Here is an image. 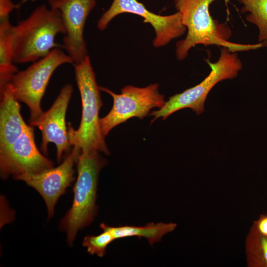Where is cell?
I'll list each match as a JSON object with an SVG mask.
<instances>
[{"label": "cell", "mask_w": 267, "mask_h": 267, "mask_svg": "<svg viewBox=\"0 0 267 267\" xmlns=\"http://www.w3.org/2000/svg\"><path fill=\"white\" fill-rule=\"evenodd\" d=\"M177 226V223L174 222H150L142 226L124 225L115 227L103 223L100 226L108 229L115 239L131 236L143 237L152 245L160 241L163 236L173 231Z\"/></svg>", "instance_id": "obj_15"}, {"label": "cell", "mask_w": 267, "mask_h": 267, "mask_svg": "<svg viewBox=\"0 0 267 267\" xmlns=\"http://www.w3.org/2000/svg\"><path fill=\"white\" fill-rule=\"evenodd\" d=\"M48 3L50 8L59 11L63 21L65 30L63 48L74 65L80 63L88 55L84 30L96 0H48Z\"/></svg>", "instance_id": "obj_9"}, {"label": "cell", "mask_w": 267, "mask_h": 267, "mask_svg": "<svg viewBox=\"0 0 267 267\" xmlns=\"http://www.w3.org/2000/svg\"><path fill=\"white\" fill-rule=\"evenodd\" d=\"M79 155L71 149L59 166L40 174L14 178L25 182L40 194L46 206L48 218L53 216L58 199L75 179L74 166Z\"/></svg>", "instance_id": "obj_12"}, {"label": "cell", "mask_w": 267, "mask_h": 267, "mask_svg": "<svg viewBox=\"0 0 267 267\" xmlns=\"http://www.w3.org/2000/svg\"><path fill=\"white\" fill-rule=\"evenodd\" d=\"M242 4V13H248L246 20L259 30L258 43L267 47V0H238Z\"/></svg>", "instance_id": "obj_17"}, {"label": "cell", "mask_w": 267, "mask_h": 267, "mask_svg": "<svg viewBox=\"0 0 267 267\" xmlns=\"http://www.w3.org/2000/svg\"><path fill=\"white\" fill-rule=\"evenodd\" d=\"M216 0H176V9L186 28L185 39L176 43V54L179 60L184 59L190 49L197 44L215 45L228 48L230 51H248L265 47L263 43L240 44L228 41L231 32L224 24L214 20L210 13L211 4ZM226 4L231 0H223Z\"/></svg>", "instance_id": "obj_1"}, {"label": "cell", "mask_w": 267, "mask_h": 267, "mask_svg": "<svg viewBox=\"0 0 267 267\" xmlns=\"http://www.w3.org/2000/svg\"><path fill=\"white\" fill-rule=\"evenodd\" d=\"M174 1L176 0H174Z\"/></svg>", "instance_id": "obj_21"}, {"label": "cell", "mask_w": 267, "mask_h": 267, "mask_svg": "<svg viewBox=\"0 0 267 267\" xmlns=\"http://www.w3.org/2000/svg\"><path fill=\"white\" fill-rule=\"evenodd\" d=\"M99 88L110 94L113 100L110 112L99 120L100 130L104 137L116 126L133 117L142 119L149 115L151 109L160 108L166 102L164 95L159 91L158 84L144 88L126 86L122 89L120 94L105 87Z\"/></svg>", "instance_id": "obj_7"}, {"label": "cell", "mask_w": 267, "mask_h": 267, "mask_svg": "<svg viewBox=\"0 0 267 267\" xmlns=\"http://www.w3.org/2000/svg\"><path fill=\"white\" fill-rule=\"evenodd\" d=\"M74 66L82 112L80 124L77 130L68 123L70 145L78 154L82 151H97L108 155L110 151L99 125V112L103 104L89 56L88 55L83 61Z\"/></svg>", "instance_id": "obj_2"}, {"label": "cell", "mask_w": 267, "mask_h": 267, "mask_svg": "<svg viewBox=\"0 0 267 267\" xmlns=\"http://www.w3.org/2000/svg\"><path fill=\"white\" fill-rule=\"evenodd\" d=\"M64 64L74 65L71 57L60 47L54 48L46 56L11 77L8 84L15 98L28 107L30 123L44 113L41 102L47 84L54 71Z\"/></svg>", "instance_id": "obj_6"}, {"label": "cell", "mask_w": 267, "mask_h": 267, "mask_svg": "<svg viewBox=\"0 0 267 267\" xmlns=\"http://www.w3.org/2000/svg\"><path fill=\"white\" fill-rule=\"evenodd\" d=\"M205 61L211 68L208 76L199 84L171 96L162 107L151 112L150 115L154 117L151 123L160 117L165 120L174 112L186 108L200 115L204 110L205 101L212 89L221 81L235 78L242 68L237 53L224 47H221L216 62H212L209 58Z\"/></svg>", "instance_id": "obj_5"}, {"label": "cell", "mask_w": 267, "mask_h": 267, "mask_svg": "<svg viewBox=\"0 0 267 267\" xmlns=\"http://www.w3.org/2000/svg\"><path fill=\"white\" fill-rule=\"evenodd\" d=\"M54 163L43 155L35 143L33 127L27 126L23 133L6 151L0 154L2 178L40 174L53 167Z\"/></svg>", "instance_id": "obj_10"}, {"label": "cell", "mask_w": 267, "mask_h": 267, "mask_svg": "<svg viewBox=\"0 0 267 267\" xmlns=\"http://www.w3.org/2000/svg\"><path fill=\"white\" fill-rule=\"evenodd\" d=\"M14 26L9 17L0 19V89L18 71L13 61Z\"/></svg>", "instance_id": "obj_14"}, {"label": "cell", "mask_w": 267, "mask_h": 267, "mask_svg": "<svg viewBox=\"0 0 267 267\" xmlns=\"http://www.w3.org/2000/svg\"><path fill=\"white\" fill-rule=\"evenodd\" d=\"M73 92L71 84L64 85L50 108L35 121L30 123L32 127H37L42 133L41 149L44 154L47 153L49 143L56 147L57 160L59 163L63 154L71 151L66 113L70 99Z\"/></svg>", "instance_id": "obj_11"}, {"label": "cell", "mask_w": 267, "mask_h": 267, "mask_svg": "<svg viewBox=\"0 0 267 267\" xmlns=\"http://www.w3.org/2000/svg\"><path fill=\"white\" fill-rule=\"evenodd\" d=\"M103 232L98 235H88L85 237L83 246L87 248V252L91 255H96L102 257L106 253L108 245L115 238L111 232L107 228L101 227Z\"/></svg>", "instance_id": "obj_18"}, {"label": "cell", "mask_w": 267, "mask_h": 267, "mask_svg": "<svg viewBox=\"0 0 267 267\" xmlns=\"http://www.w3.org/2000/svg\"><path fill=\"white\" fill-rule=\"evenodd\" d=\"M252 225L259 233L267 236V215H260L258 219L253 222Z\"/></svg>", "instance_id": "obj_20"}, {"label": "cell", "mask_w": 267, "mask_h": 267, "mask_svg": "<svg viewBox=\"0 0 267 267\" xmlns=\"http://www.w3.org/2000/svg\"><path fill=\"white\" fill-rule=\"evenodd\" d=\"M106 163L97 151H82L77 157L78 177L73 189V203L60 223L69 245H72L79 230L89 225L97 213L98 177Z\"/></svg>", "instance_id": "obj_4"}, {"label": "cell", "mask_w": 267, "mask_h": 267, "mask_svg": "<svg viewBox=\"0 0 267 267\" xmlns=\"http://www.w3.org/2000/svg\"><path fill=\"white\" fill-rule=\"evenodd\" d=\"M0 154L8 149L23 133L27 125L21 114L19 101L9 84L0 89Z\"/></svg>", "instance_id": "obj_13"}, {"label": "cell", "mask_w": 267, "mask_h": 267, "mask_svg": "<svg viewBox=\"0 0 267 267\" xmlns=\"http://www.w3.org/2000/svg\"><path fill=\"white\" fill-rule=\"evenodd\" d=\"M59 33H65L59 11L44 4L37 6L27 18L14 26V63L34 62L54 48H63L55 40Z\"/></svg>", "instance_id": "obj_3"}, {"label": "cell", "mask_w": 267, "mask_h": 267, "mask_svg": "<svg viewBox=\"0 0 267 267\" xmlns=\"http://www.w3.org/2000/svg\"><path fill=\"white\" fill-rule=\"evenodd\" d=\"M124 13L140 16L144 19L143 22L149 23L153 27L155 32L153 45L155 47L166 45L183 35L187 30L181 22L178 11L165 16L155 14L137 0H113L110 7L98 20L97 28L101 31L105 30L115 16Z\"/></svg>", "instance_id": "obj_8"}, {"label": "cell", "mask_w": 267, "mask_h": 267, "mask_svg": "<svg viewBox=\"0 0 267 267\" xmlns=\"http://www.w3.org/2000/svg\"><path fill=\"white\" fill-rule=\"evenodd\" d=\"M245 253L248 267H267V236L253 225L245 240Z\"/></svg>", "instance_id": "obj_16"}, {"label": "cell", "mask_w": 267, "mask_h": 267, "mask_svg": "<svg viewBox=\"0 0 267 267\" xmlns=\"http://www.w3.org/2000/svg\"><path fill=\"white\" fill-rule=\"evenodd\" d=\"M18 7L11 0H0V19L9 17L11 12Z\"/></svg>", "instance_id": "obj_19"}]
</instances>
